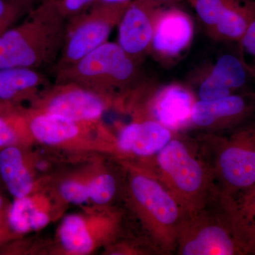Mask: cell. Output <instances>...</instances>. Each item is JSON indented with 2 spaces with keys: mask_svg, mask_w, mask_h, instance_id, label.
Instances as JSON below:
<instances>
[{
  "mask_svg": "<svg viewBox=\"0 0 255 255\" xmlns=\"http://www.w3.org/2000/svg\"><path fill=\"white\" fill-rule=\"evenodd\" d=\"M67 26L55 0H41L21 24L0 35V69L39 70L57 63Z\"/></svg>",
  "mask_w": 255,
  "mask_h": 255,
  "instance_id": "obj_1",
  "label": "cell"
},
{
  "mask_svg": "<svg viewBox=\"0 0 255 255\" xmlns=\"http://www.w3.org/2000/svg\"><path fill=\"white\" fill-rule=\"evenodd\" d=\"M154 172L178 201L186 219L220 200L209 162H205L184 137L174 134L156 155Z\"/></svg>",
  "mask_w": 255,
  "mask_h": 255,
  "instance_id": "obj_2",
  "label": "cell"
},
{
  "mask_svg": "<svg viewBox=\"0 0 255 255\" xmlns=\"http://www.w3.org/2000/svg\"><path fill=\"white\" fill-rule=\"evenodd\" d=\"M140 65L118 43L107 41L74 65L57 70L55 82H74L111 100L145 83Z\"/></svg>",
  "mask_w": 255,
  "mask_h": 255,
  "instance_id": "obj_3",
  "label": "cell"
},
{
  "mask_svg": "<svg viewBox=\"0 0 255 255\" xmlns=\"http://www.w3.org/2000/svg\"><path fill=\"white\" fill-rule=\"evenodd\" d=\"M130 192L158 251L170 253L175 251L179 228L186 217L170 191L154 171H136L130 178Z\"/></svg>",
  "mask_w": 255,
  "mask_h": 255,
  "instance_id": "obj_4",
  "label": "cell"
},
{
  "mask_svg": "<svg viewBox=\"0 0 255 255\" xmlns=\"http://www.w3.org/2000/svg\"><path fill=\"white\" fill-rule=\"evenodd\" d=\"M176 248L180 255L251 254L232 215L223 203L219 212H211L209 207L184 220L179 228Z\"/></svg>",
  "mask_w": 255,
  "mask_h": 255,
  "instance_id": "obj_5",
  "label": "cell"
},
{
  "mask_svg": "<svg viewBox=\"0 0 255 255\" xmlns=\"http://www.w3.org/2000/svg\"><path fill=\"white\" fill-rule=\"evenodd\" d=\"M216 140L209 164L220 197L226 200L255 184V123L241 126L229 136Z\"/></svg>",
  "mask_w": 255,
  "mask_h": 255,
  "instance_id": "obj_6",
  "label": "cell"
},
{
  "mask_svg": "<svg viewBox=\"0 0 255 255\" xmlns=\"http://www.w3.org/2000/svg\"><path fill=\"white\" fill-rule=\"evenodd\" d=\"M130 2H95L85 12L69 20L56 70L74 65L107 43Z\"/></svg>",
  "mask_w": 255,
  "mask_h": 255,
  "instance_id": "obj_7",
  "label": "cell"
},
{
  "mask_svg": "<svg viewBox=\"0 0 255 255\" xmlns=\"http://www.w3.org/2000/svg\"><path fill=\"white\" fill-rule=\"evenodd\" d=\"M110 99L74 82H55L38 97L37 110L78 122H97Z\"/></svg>",
  "mask_w": 255,
  "mask_h": 255,
  "instance_id": "obj_8",
  "label": "cell"
},
{
  "mask_svg": "<svg viewBox=\"0 0 255 255\" xmlns=\"http://www.w3.org/2000/svg\"><path fill=\"white\" fill-rule=\"evenodd\" d=\"M166 4L156 0H131L118 25V43L137 61L150 52L156 20Z\"/></svg>",
  "mask_w": 255,
  "mask_h": 255,
  "instance_id": "obj_9",
  "label": "cell"
},
{
  "mask_svg": "<svg viewBox=\"0 0 255 255\" xmlns=\"http://www.w3.org/2000/svg\"><path fill=\"white\" fill-rule=\"evenodd\" d=\"M148 92L142 119L155 120L173 132L190 127L191 112L198 100L190 87L171 83L155 89L150 85Z\"/></svg>",
  "mask_w": 255,
  "mask_h": 255,
  "instance_id": "obj_10",
  "label": "cell"
},
{
  "mask_svg": "<svg viewBox=\"0 0 255 255\" xmlns=\"http://www.w3.org/2000/svg\"><path fill=\"white\" fill-rule=\"evenodd\" d=\"M255 112V92L235 94L214 101L197 100L193 107L191 126L209 131L241 125Z\"/></svg>",
  "mask_w": 255,
  "mask_h": 255,
  "instance_id": "obj_11",
  "label": "cell"
},
{
  "mask_svg": "<svg viewBox=\"0 0 255 255\" xmlns=\"http://www.w3.org/2000/svg\"><path fill=\"white\" fill-rule=\"evenodd\" d=\"M194 33L190 15L164 6L156 20L149 53L162 63L174 61L190 46Z\"/></svg>",
  "mask_w": 255,
  "mask_h": 255,
  "instance_id": "obj_12",
  "label": "cell"
},
{
  "mask_svg": "<svg viewBox=\"0 0 255 255\" xmlns=\"http://www.w3.org/2000/svg\"><path fill=\"white\" fill-rule=\"evenodd\" d=\"M250 78L253 77L239 55H223L201 77L196 97L198 100L209 102L247 92L246 87Z\"/></svg>",
  "mask_w": 255,
  "mask_h": 255,
  "instance_id": "obj_13",
  "label": "cell"
},
{
  "mask_svg": "<svg viewBox=\"0 0 255 255\" xmlns=\"http://www.w3.org/2000/svg\"><path fill=\"white\" fill-rule=\"evenodd\" d=\"M173 131L150 119L132 122L122 129L118 137L119 150L140 157L157 155L173 137Z\"/></svg>",
  "mask_w": 255,
  "mask_h": 255,
  "instance_id": "obj_14",
  "label": "cell"
},
{
  "mask_svg": "<svg viewBox=\"0 0 255 255\" xmlns=\"http://www.w3.org/2000/svg\"><path fill=\"white\" fill-rule=\"evenodd\" d=\"M50 86L46 75L37 69H0V100L4 102L39 97Z\"/></svg>",
  "mask_w": 255,
  "mask_h": 255,
  "instance_id": "obj_15",
  "label": "cell"
},
{
  "mask_svg": "<svg viewBox=\"0 0 255 255\" xmlns=\"http://www.w3.org/2000/svg\"><path fill=\"white\" fill-rule=\"evenodd\" d=\"M85 123L37 110L27 119L28 130L32 135L48 145L63 143L78 136Z\"/></svg>",
  "mask_w": 255,
  "mask_h": 255,
  "instance_id": "obj_16",
  "label": "cell"
},
{
  "mask_svg": "<svg viewBox=\"0 0 255 255\" xmlns=\"http://www.w3.org/2000/svg\"><path fill=\"white\" fill-rule=\"evenodd\" d=\"M0 174L16 199L27 196L33 189V179L17 147L8 146L0 152Z\"/></svg>",
  "mask_w": 255,
  "mask_h": 255,
  "instance_id": "obj_17",
  "label": "cell"
},
{
  "mask_svg": "<svg viewBox=\"0 0 255 255\" xmlns=\"http://www.w3.org/2000/svg\"><path fill=\"white\" fill-rule=\"evenodd\" d=\"M223 202L246 240L251 254H255V184Z\"/></svg>",
  "mask_w": 255,
  "mask_h": 255,
  "instance_id": "obj_18",
  "label": "cell"
},
{
  "mask_svg": "<svg viewBox=\"0 0 255 255\" xmlns=\"http://www.w3.org/2000/svg\"><path fill=\"white\" fill-rule=\"evenodd\" d=\"M60 238L64 248L70 253L85 255L93 249V240L85 221L77 215H70L63 220Z\"/></svg>",
  "mask_w": 255,
  "mask_h": 255,
  "instance_id": "obj_19",
  "label": "cell"
},
{
  "mask_svg": "<svg viewBox=\"0 0 255 255\" xmlns=\"http://www.w3.org/2000/svg\"><path fill=\"white\" fill-rule=\"evenodd\" d=\"M35 209L33 201L27 196L16 199L9 211V222L11 228L19 233L31 230L30 220Z\"/></svg>",
  "mask_w": 255,
  "mask_h": 255,
  "instance_id": "obj_20",
  "label": "cell"
},
{
  "mask_svg": "<svg viewBox=\"0 0 255 255\" xmlns=\"http://www.w3.org/2000/svg\"><path fill=\"white\" fill-rule=\"evenodd\" d=\"M87 186L90 199L100 205L112 201L117 191V182L110 174L97 176Z\"/></svg>",
  "mask_w": 255,
  "mask_h": 255,
  "instance_id": "obj_21",
  "label": "cell"
},
{
  "mask_svg": "<svg viewBox=\"0 0 255 255\" xmlns=\"http://www.w3.org/2000/svg\"><path fill=\"white\" fill-rule=\"evenodd\" d=\"M238 43V55L251 76L255 79V16Z\"/></svg>",
  "mask_w": 255,
  "mask_h": 255,
  "instance_id": "obj_22",
  "label": "cell"
},
{
  "mask_svg": "<svg viewBox=\"0 0 255 255\" xmlns=\"http://www.w3.org/2000/svg\"><path fill=\"white\" fill-rule=\"evenodd\" d=\"M60 191L63 199L71 204H83L90 198L88 186L74 181L64 182Z\"/></svg>",
  "mask_w": 255,
  "mask_h": 255,
  "instance_id": "obj_23",
  "label": "cell"
},
{
  "mask_svg": "<svg viewBox=\"0 0 255 255\" xmlns=\"http://www.w3.org/2000/svg\"><path fill=\"white\" fill-rule=\"evenodd\" d=\"M96 0H55L64 17L68 21L87 11Z\"/></svg>",
  "mask_w": 255,
  "mask_h": 255,
  "instance_id": "obj_24",
  "label": "cell"
},
{
  "mask_svg": "<svg viewBox=\"0 0 255 255\" xmlns=\"http://www.w3.org/2000/svg\"><path fill=\"white\" fill-rule=\"evenodd\" d=\"M13 121L4 118V122L0 125V147H8L16 140L17 133Z\"/></svg>",
  "mask_w": 255,
  "mask_h": 255,
  "instance_id": "obj_25",
  "label": "cell"
},
{
  "mask_svg": "<svg viewBox=\"0 0 255 255\" xmlns=\"http://www.w3.org/2000/svg\"><path fill=\"white\" fill-rule=\"evenodd\" d=\"M49 222V217L45 213L38 211V209L33 210L30 220V226L32 230H39L44 228Z\"/></svg>",
  "mask_w": 255,
  "mask_h": 255,
  "instance_id": "obj_26",
  "label": "cell"
},
{
  "mask_svg": "<svg viewBox=\"0 0 255 255\" xmlns=\"http://www.w3.org/2000/svg\"><path fill=\"white\" fill-rule=\"evenodd\" d=\"M131 0H96L95 2L107 3V4H119V3L130 2Z\"/></svg>",
  "mask_w": 255,
  "mask_h": 255,
  "instance_id": "obj_27",
  "label": "cell"
},
{
  "mask_svg": "<svg viewBox=\"0 0 255 255\" xmlns=\"http://www.w3.org/2000/svg\"><path fill=\"white\" fill-rule=\"evenodd\" d=\"M156 1L167 4H172V3L179 2V1H182L183 0H156Z\"/></svg>",
  "mask_w": 255,
  "mask_h": 255,
  "instance_id": "obj_28",
  "label": "cell"
},
{
  "mask_svg": "<svg viewBox=\"0 0 255 255\" xmlns=\"http://www.w3.org/2000/svg\"><path fill=\"white\" fill-rule=\"evenodd\" d=\"M45 167H46V164H45V163L40 162V163L38 164V168L39 169H44Z\"/></svg>",
  "mask_w": 255,
  "mask_h": 255,
  "instance_id": "obj_29",
  "label": "cell"
},
{
  "mask_svg": "<svg viewBox=\"0 0 255 255\" xmlns=\"http://www.w3.org/2000/svg\"><path fill=\"white\" fill-rule=\"evenodd\" d=\"M4 117H0V125L2 124V122H4Z\"/></svg>",
  "mask_w": 255,
  "mask_h": 255,
  "instance_id": "obj_30",
  "label": "cell"
},
{
  "mask_svg": "<svg viewBox=\"0 0 255 255\" xmlns=\"http://www.w3.org/2000/svg\"><path fill=\"white\" fill-rule=\"evenodd\" d=\"M1 204H2V201H1V196H0V208H1Z\"/></svg>",
  "mask_w": 255,
  "mask_h": 255,
  "instance_id": "obj_31",
  "label": "cell"
},
{
  "mask_svg": "<svg viewBox=\"0 0 255 255\" xmlns=\"http://www.w3.org/2000/svg\"><path fill=\"white\" fill-rule=\"evenodd\" d=\"M251 1H255V0H251Z\"/></svg>",
  "mask_w": 255,
  "mask_h": 255,
  "instance_id": "obj_32",
  "label": "cell"
}]
</instances>
